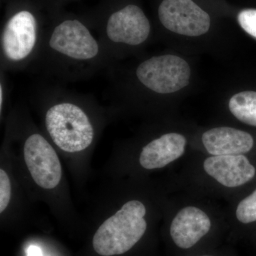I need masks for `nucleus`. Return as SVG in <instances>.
Listing matches in <instances>:
<instances>
[{"instance_id":"obj_1","label":"nucleus","mask_w":256,"mask_h":256,"mask_svg":"<svg viewBox=\"0 0 256 256\" xmlns=\"http://www.w3.org/2000/svg\"><path fill=\"white\" fill-rule=\"evenodd\" d=\"M146 207L139 200L126 202L99 227L92 239L98 255L114 256L129 252L142 238L146 230Z\"/></svg>"},{"instance_id":"obj_2","label":"nucleus","mask_w":256,"mask_h":256,"mask_svg":"<svg viewBox=\"0 0 256 256\" xmlns=\"http://www.w3.org/2000/svg\"><path fill=\"white\" fill-rule=\"evenodd\" d=\"M46 126L54 142L67 152L84 150L94 140V128L87 114L70 102L52 106L46 112Z\"/></svg>"},{"instance_id":"obj_3","label":"nucleus","mask_w":256,"mask_h":256,"mask_svg":"<svg viewBox=\"0 0 256 256\" xmlns=\"http://www.w3.org/2000/svg\"><path fill=\"white\" fill-rule=\"evenodd\" d=\"M136 75L144 86L161 94H172L186 87L190 82L191 68L186 60L178 56L152 57L142 62Z\"/></svg>"},{"instance_id":"obj_4","label":"nucleus","mask_w":256,"mask_h":256,"mask_svg":"<svg viewBox=\"0 0 256 256\" xmlns=\"http://www.w3.org/2000/svg\"><path fill=\"white\" fill-rule=\"evenodd\" d=\"M158 15L165 28L178 34L201 36L210 28V15L192 0H163Z\"/></svg>"},{"instance_id":"obj_5","label":"nucleus","mask_w":256,"mask_h":256,"mask_svg":"<svg viewBox=\"0 0 256 256\" xmlns=\"http://www.w3.org/2000/svg\"><path fill=\"white\" fill-rule=\"evenodd\" d=\"M25 162L32 178L42 188L52 190L58 186L62 170L58 156L41 134L28 138L24 148Z\"/></svg>"},{"instance_id":"obj_6","label":"nucleus","mask_w":256,"mask_h":256,"mask_svg":"<svg viewBox=\"0 0 256 256\" xmlns=\"http://www.w3.org/2000/svg\"><path fill=\"white\" fill-rule=\"evenodd\" d=\"M52 50L76 60H89L99 53V46L85 25L66 20L54 30L50 40Z\"/></svg>"},{"instance_id":"obj_7","label":"nucleus","mask_w":256,"mask_h":256,"mask_svg":"<svg viewBox=\"0 0 256 256\" xmlns=\"http://www.w3.org/2000/svg\"><path fill=\"white\" fill-rule=\"evenodd\" d=\"M36 40L34 16L25 10L18 12L5 25L2 36L3 53L12 62L22 60L31 54Z\"/></svg>"},{"instance_id":"obj_8","label":"nucleus","mask_w":256,"mask_h":256,"mask_svg":"<svg viewBox=\"0 0 256 256\" xmlns=\"http://www.w3.org/2000/svg\"><path fill=\"white\" fill-rule=\"evenodd\" d=\"M150 24L139 6L129 4L110 15L106 33L110 41L136 46L146 42Z\"/></svg>"},{"instance_id":"obj_9","label":"nucleus","mask_w":256,"mask_h":256,"mask_svg":"<svg viewBox=\"0 0 256 256\" xmlns=\"http://www.w3.org/2000/svg\"><path fill=\"white\" fill-rule=\"evenodd\" d=\"M207 175L226 188H237L252 181L256 168L244 154L210 156L204 161Z\"/></svg>"},{"instance_id":"obj_10","label":"nucleus","mask_w":256,"mask_h":256,"mask_svg":"<svg viewBox=\"0 0 256 256\" xmlns=\"http://www.w3.org/2000/svg\"><path fill=\"white\" fill-rule=\"evenodd\" d=\"M212 220L205 210L196 206L183 207L175 214L170 233L175 245L188 249L210 232Z\"/></svg>"},{"instance_id":"obj_11","label":"nucleus","mask_w":256,"mask_h":256,"mask_svg":"<svg viewBox=\"0 0 256 256\" xmlns=\"http://www.w3.org/2000/svg\"><path fill=\"white\" fill-rule=\"evenodd\" d=\"M186 138L170 132L153 140L142 148L140 164L146 170L161 169L180 159L186 150Z\"/></svg>"},{"instance_id":"obj_12","label":"nucleus","mask_w":256,"mask_h":256,"mask_svg":"<svg viewBox=\"0 0 256 256\" xmlns=\"http://www.w3.org/2000/svg\"><path fill=\"white\" fill-rule=\"evenodd\" d=\"M202 139L207 152L213 156L244 154L252 150L254 144L249 133L229 127L208 130Z\"/></svg>"},{"instance_id":"obj_13","label":"nucleus","mask_w":256,"mask_h":256,"mask_svg":"<svg viewBox=\"0 0 256 256\" xmlns=\"http://www.w3.org/2000/svg\"><path fill=\"white\" fill-rule=\"evenodd\" d=\"M229 110L240 122L256 127V92H242L230 99Z\"/></svg>"},{"instance_id":"obj_14","label":"nucleus","mask_w":256,"mask_h":256,"mask_svg":"<svg viewBox=\"0 0 256 256\" xmlns=\"http://www.w3.org/2000/svg\"><path fill=\"white\" fill-rule=\"evenodd\" d=\"M236 216L239 222L244 224L256 222V188L239 202L236 210Z\"/></svg>"},{"instance_id":"obj_15","label":"nucleus","mask_w":256,"mask_h":256,"mask_svg":"<svg viewBox=\"0 0 256 256\" xmlns=\"http://www.w3.org/2000/svg\"><path fill=\"white\" fill-rule=\"evenodd\" d=\"M238 22L242 30L256 38V10H242L238 15Z\"/></svg>"},{"instance_id":"obj_16","label":"nucleus","mask_w":256,"mask_h":256,"mask_svg":"<svg viewBox=\"0 0 256 256\" xmlns=\"http://www.w3.org/2000/svg\"><path fill=\"white\" fill-rule=\"evenodd\" d=\"M11 197V183L4 170H0V212L2 213L10 201Z\"/></svg>"},{"instance_id":"obj_17","label":"nucleus","mask_w":256,"mask_h":256,"mask_svg":"<svg viewBox=\"0 0 256 256\" xmlns=\"http://www.w3.org/2000/svg\"><path fill=\"white\" fill-rule=\"evenodd\" d=\"M28 256H42V252L40 248L32 246L28 248Z\"/></svg>"},{"instance_id":"obj_18","label":"nucleus","mask_w":256,"mask_h":256,"mask_svg":"<svg viewBox=\"0 0 256 256\" xmlns=\"http://www.w3.org/2000/svg\"><path fill=\"white\" fill-rule=\"evenodd\" d=\"M2 86H0V107H1L2 109Z\"/></svg>"},{"instance_id":"obj_19","label":"nucleus","mask_w":256,"mask_h":256,"mask_svg":"<svg viewBox=\"0 0 256 256\" xmlns=\"http://www.w3.org/2000/svg\"></svg>"}]
</instances>
